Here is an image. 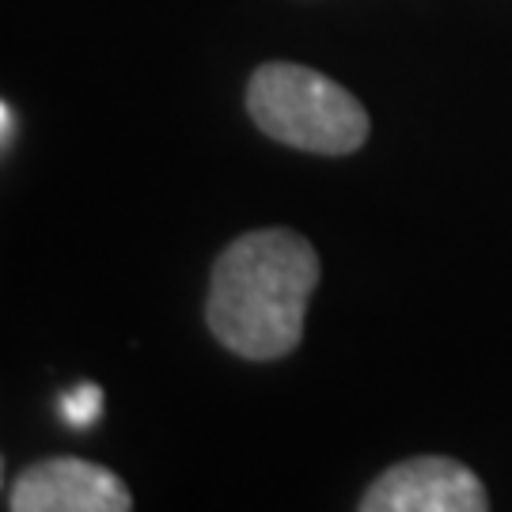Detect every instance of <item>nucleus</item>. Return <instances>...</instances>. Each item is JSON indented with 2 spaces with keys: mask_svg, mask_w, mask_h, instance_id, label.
<instances>
[{
  "mask_svg": "<svg viewBox=\"0 0 512 512\" xmlns=\"http://www.w3.org/2000/svg\"><path fill=\"white\" fill-rule=\"evenodd\" d=\"M319 255L289 228H258L224 247L209 277L205 323L224 349L247 361H277L304 338Z\"/></svg>",
  "mask_w": 512,
  "mask_h": 512,
  "instance_id": "obj_1",
  "label": "nucleus"
},
{
  "mask_svg": "<svg viewBox=\"0 0 512 512\" xmlns=\"http://www.w3.org/2000/svg\"><path fill=\"white\" fill-rule=\"evenodd\" d=\"M247 114L266 137L315 156H349L368 141V114L357 95L293 61L258 65L247 84Z\"/></svg>",
  "mask_w": 512,
  "mask_h": 512,
  "instance_id": "obj_2",
  "label": "nucleus"
},
{
  "mask_svg": "<svg viewBox=\"0 0 512 512\" xmlns=\"http://www.w3.org/2000/svg\"><path fill=\"white\" fill-rule=\"evenodd\" d=\"M482 478L448 456H418L395 463L361 497V512H486Z\"/></svg>",
  "mask_w": 512,
  "mask_h": 512,
  "instance_id": "obj_3",
  "label": "nucleus"
},
{
  "mask_svg": "<svg viewBox=\"0 0 512 512\" xmlns=\"http://www.w3.org/2000/svg\"><path fill=\"white\" fill-rule=\"evenodd\" d=\"M12 512H129L126 482L88 459L61 456L31 463L8 490Z\"/></svg>",
  "mask_w": 512,
  "mask_h": 512,
  "instance_id": "obj_4",
  "label": "nucleus"
},
{
  "mask_svg": "<svg viewBox=\"0 0 512 512\" xmlns=\"http://www.w3.org/2000/svg\"><path fill=\"white\" fill-rule=\"evenodd\" d=\"M61 410H65V421L76 425V429H88L99 414H103V391L95 384H80L76 391H69L61 399Z\"/></svg>",
  "mask_w": 512,
  "mask_h": 512,
  "instance_id": "obj_5",
  "label": "nucleus"
},
{
  "mask_svg": "<svg viewBox=\"0 0 512 512\" xmlns=\"http://www.w3.org/2000/svg\"><path fill=\"white\" fill-rule=\"evenodd\" d=\"M0 129H4V133H0V141H4V148L12 145V129H16V122H12V103H4V107H0Z\"/></svg>",
  "mask_w": 512,
  "mask_h": 512,
  "instance_id": "obj_6",
  "label": "nucleus"
}]
</instances>
